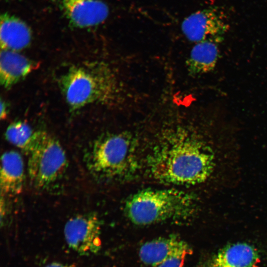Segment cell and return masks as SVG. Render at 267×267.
Listing matches in <instances>:
<instances>
[{
    "label": "cell",
    "mask_w": 267,
    "mask_h": 267,
    "mask_svg": "<svg viewBox=\"0 0 267 267\" xmlns=\"http://www.w3.org/2000/svg\"><path fill=\"white\" fill-rule=\"evenodd\" d=\"M60 86L74 110L90 103L113 102L120 92L115 74L104 63L71 67L61 77Z\"/></svg>",
    "instance_id": "3"
},
{
    "label": "cell",
    "mask_w": 267,
    "mask_h": 267,
    "mask_svg": "<svg viewBox=\"0 0 267 267\" xmlns=\"http://www.w3.org/2000/svg\"><path fill=\"white\" fill-rule=\"evenodd\" d=\"M72 26L84 28L104 22L109 15L107 5L101 0H57Z\"/></svg>",
    "instance_id": "8"
},
{
    "label": "cell",
    "mask_w": 267,
    "mask_h": 267,
    "mask_svg": "<svg viewBox=\"0 0 267 267\" xmlns=\"http://www.w3.org/2000/svg\"><path fill=\"white\" fill-rule=\"evenodd\" d=\"M181 31L186 39L195 43L208 39L222 41L229 29L223 13L214 8L197 11L184 19Z\"/></svg>",
    "instance_id": "7"
},
{
    "label": "cell",
    "mask_w": 267,
    "mask_h": 267,
    "mask_svg": "<svg viewBox=\"0 0 267 267\" xmlns=\"http://www.w3.org/2000/svg\"><path fill=\"white\" fill-rule=\"evenodd\" d=\"M101 224L95 213L76 215L66 223L64 232L69 246L80 255L95 254L100 249Z\"/></svg>",
    "instance_id": "6"
},
{
    "label": "cell",
    "mask_w": 267,
    "mask_h": 267,
    "mask_svg": "<svg viewBox=\"0 0 267 267\" xmlns=\"http://www.w3.org/2000/svg\"><path fill=\"white\" fill-rule=\"evenodd\" d=\"M31 31L22 20L8 13L0 17V43L1 49L18 51L30 44Z\"/></svg>",
    "instance_id": "12"
},
{
    "label": "cell",
    "mask_w": 267,
    "mask_h": 267,
    "mask_svg": "<svg viewBox=\"0 0 267 267\" xmlns=\"http://www.w3.org/2000/svg\"><path fill=\"white\" fill-rule=\"evenodd\" d=\"M135 144L128 133L103 135L89 148L86 156L88 168L99 178L117 179L131 176L137 165Z\"/></svg>",
    "instance_id": "4"
},
{
    "label": "cell",
    "mask_w": 267,
    "mask_h": 267,
    "mask_svg": "<svg viewBox=\"0 0 267 267\" xmlns=\"http://www.w3.org/2000/svg\"><path fill=\"white\" fill-rule=\"evenodd\" d=\"M192 253L191 248L185 241L171 235L143 244L139 250V257L144 264L156 267L171 258Z\"/></svg>",
    "instance_id": "9"
},
{
    "label": "cell",
    "mask_w": 267,
    "mask_h": 267,
    "mask_svg": "<svg viewBox=\"0 0 267 267\" xmlns=\"http://www.w3.org/2000/svg\"><path fill=\"white\" fill-rule=\"evenodd\" d=\"M124 211L131 222L137 225L183 223L196 215L198 201L193 194L178 189H145L128 198Z\"/></svg>",
    "instance_id": "2"
},
{
    "label": "cell",
    "mask_w": 267,
    "mask_h": 267,
    "mask_svg": "<svg viewBox=\"0 0 267 267\" xmlns=\"http://www.w3.org/2000/svg\"><path fill=\"white\" fill-rule=\"evenodd\" d=\"M8 107L7 105V104L5 103V102L2 99H1L0 101V119H4L7 115L8 111H7Z\"/></svg>",
    "instance_id": "17"
},
{
    "label": "cell",
    "mask_w": 267,
    "mask_h": 267,
    "mask_svg": "<svg viewBox=\"0 0 267 267\" xmlns=\"http://www.w3.org/2000/svg\"><path fill=\"white\" fill-rule=\"evenodd\" d=\"M38 133V132H34L26 123L17 121L7 127L5 136L10 143L27 153L33 145Z\"/></svg>",
    "instance_id": "15"
},
{
    "label": "cell",
    "mask_w": 267,
    "mask_h": 267,
    "mask_svg": "<svg viewBox=\"0 0 267 267\" xmlns=\"http://www.w3.org/2000/svg\"><path fill=\"white\" fill-rule=\"evenodd\" d=\"M24 181V164L21 154L15 150L4 152L1 157V192L6 195L20 194L23 189Z\"/></svg>",
    "instance_id": "11"
},
{
    "label": "cell",
    "mask_w": 267,
    "mask_h": 267,
    "mask_svg": "<svg viewBox=\"0 0 267 267\" xmlns=\"http://www.w3.org/2000/svg\"><path fill=\"white\" fill-rule=\"evenodd\" d=\"M187 256L183 255L171 258L156 267H183Z\"/></svg>",
    "instance_id": "16"
},
{
    "label": "cell",
    "mask_w": 267,
    "mask_h": 267,
    "mask_svg": "<svg viewBox=\"0 0 267 267\" xmlns=\"http://www.w3.org/2000/svg\"><path fill=\"white\" fill-rule=\"evenodd\" d=\"M37 65L17 51L1 49L0 56V81L8 88L23 79Z\"/></svg>",
    "instance_id": "14"
},
{
    "label": "cell",
    "mask_w": 267,
    "mask_h": 267,
    "mask_svg": "<svg viewBox=\"0 0 267 267\" xmlns=\"http://www.w3.org/2000/svg\"><path fill=\"white\" fill-rule=\"evenodd\" d=\"M27 154L29 178L37 188L44 189L55 182L66 169L67 160L63 148L46 133L38 132Z\"/></svg>",
    "instance_id": "5"
},
{
    "label": "cell",
    "mask_w": 267,
    "mask_h": 267,
    "mask_svg": "<svg viewBox=\"0 0 267 267\" xmlns=\"http://www.w3.org/2000/svg\"><path fill=\"white\" fill-rule=\"evenodd\" d=\"M259 260L255 247L239 242L222 248L202 262L199 267H255Z\"/></svg>",
    "instance_id": "10"
},
{
    "label": "cell",
    "mask_w": 267,
    "mask_h": 267,
    "mask_svg": "<svg viewBox=\"0 0 267 267\" xmlns=\"http://www.w3.org/2000/svg\"><path fill=\"white\" fill-rule=\"evenodd\" d=\"M45 267H76L74 265L54 262V263H52L48 264Z\"/></svg>",
    "instance_id": "18"
},
{
    "label": "cell",
    "mask_w": 267,
    "mask_h": 267,
    "mask_svg": "<svg viewBox=\"0 0 267 267\" xmlns=\"http://www.w3.org/2000/svg\"><path fill=\"white\" fill-rule=\"evenodd\" d=\"M147 156V168L158 181L177 185H191L206 181L215 166L212 148L185 128L165 132Z\"/></svg>",
    "instance_id": "1"
},
{
    "label": "cell",
    "mask_w": 267,
    "mask_h": 267,
    "mask_svg": "<svg viewBox=\"0 0 267 267\" xmlns=\"http://www.w3.org/2000/svg\"><path fill=\"white\" fill-rule=\"evenodd\" d=\"M220 42L208 39L195 44L186 60V67L190 76L201 75L214 70L219 58Z\"/></svg>",
    "instance_id": "13"
}]
</instances>
